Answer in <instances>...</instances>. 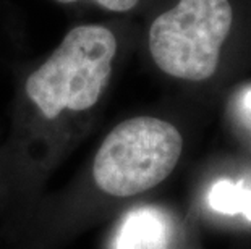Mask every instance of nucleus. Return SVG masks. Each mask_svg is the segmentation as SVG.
<instances>
[{
    "label": "nucleus",
    "instance_id": "obj_1",
    "mask_svg": "<svg viewBox=\"0 0 251 249\" xmlns=\"http://www.w3.org/2000/svg\"><path fill=\"white\" fill-rule=\"evenodd\" d=\"M117 47L105 26H76L26 79V96L50 120L65 110H89L107 88Z\"/></svg>",
    "mask_w": 251,
    "mask_h": 249
},
{
    "label": "nucleus",
    "instance_id": "obj_2",
    "mask_svg": "<svg viewBox=\"0 0 251 249\" xmlns=\"http://www.w3.org/2000/svg\"><path fill=\"white\" fill-rule=\"evenodd\" d=\"M183 152L177 126L156 116H133L104 137L93 162L100 191L130 198L156 188L170 177Z\"/></svg>",
    "mask_w": 251,
    "mask_h": 249
},
{
    "label": "nucleus",
    "instance_id": "obj_3",
    "mask_svg": "<svg viewBox=\"0 0 251 249\" xmlns=\"http://www.w3.org/2000/svg\"><path fill=\"white\" fill-rule=\"evenodd\" d=\"M233 26L228 0H178L149 28V54L165 75L206 81L216 75Z\"/></svg>",
    "mask_w": 251,
    "mask_h": 249
},
{
    "label": "nucleus",
    "instance_id": "obj_4",
    "mask_svg": "<svg viewBox=\"0 0 251 249\" xmlns=\"http://www.w3.org/2000/svg\"><path fill=\"white\" fill-rule=\"evenodd\" d=\"M174 222L161 207L141 205L122 217L117 225L112 249H170Z\"/></svg>",
    "mask_w": 251,
    "mask_h": 249
},
{
    "label": "nucleus",
    "instance_id": "obj_5",
    "mask_svg": "<svg viewBox=\"0 0 251 249\" xmlns=\"http://www.w3.org/2000/svg\"><path fill=\"white\" fill-rule=\"evenodd\" d=\"M209 207L224 215H243L251 222V189L243 183L221 180L207 193Z\"/></svg>",
    "mask_w": 251,
    "mask_h": 249
},
{
    "label": "nucleus",
    "instance_id": "obj_6",
    "mask_svg": "<svg viewBox=\"0 0 251 249\" xmlns=\"http://www.w3.org/2000/svg\"><path fill=\"white\" fill-rule=\"evenodd\" d=\"M58 3H73L78 0H55ZM99 7H102L109 12H117V13H124L130 12L131 8H135L140 0H94Z\"/></svg>",
    "mask_w": 251,
    "mask_h": 249
}]
</instances>
